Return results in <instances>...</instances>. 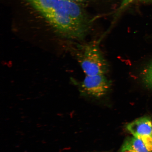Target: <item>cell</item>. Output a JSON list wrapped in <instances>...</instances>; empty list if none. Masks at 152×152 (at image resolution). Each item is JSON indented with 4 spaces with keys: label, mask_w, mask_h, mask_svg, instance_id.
Wrapping results in <instances>:
<instances>
[{
    "label": "cell",
    "mask_w": 152,
    "mask_h": 152,
    "mask_svg": "<svg viewBox=\"0 0 152 152\" xmlns=\"http://www.w3.org/2000/svg\"><path fill=\"white\" fill-rule=\"evenodd\" d=\"M105 75H86L82 81L77 84L81 94L95 98L105 96L111 88L112 83Z\"/></svg>",
    "instance_id": "cell-3"
},
{
    "label": "cell",
    "mask_w": 152,
    "mask_h": 152,
    "mask_svg": "<svg viewBox=\"0 0 152 152\" xmlns=\"http://www.w3.org/2000/svg\"><path fill=\"white\" fill-rule=\"evenodd\" d=\"M25 1L61 35L79 40L90 31L94 20L80 4L67 0Z\"/></svg>",
    "instance_id": "cell-1"
},
{
    "label": "cell",
    "mask_w": 152,
    "mask_h": 152,
    "mask_svg": "<svg viewBox=\"0 0 152 152\" xmlns=\"http://www.w3.org/2000/svg\"><path fill=\"white\" fill-rule=\"evenodd\" d=\"M67 1L75 2L80 4V3L90 2L95 0H67Z\"/></svg>",
    "instance_id": "cell-8"
},
{
    "label": "cell",
    "mask_w": 152,
    "mask_h": 152,
    "mask_svg": "<svg viewBox=\"0 0 152 152\" xmlns=\"http://www.w3.org/2000/svg\"><path fill=\"white\" fill-rule=\"evenodd\" d=\"M140 77L142 84L148 88L152 89V61L142 70Z\"/></svg>",
    "instance_id": "cell-6"
},
{
    "label": "cell",
    "mask_w": 152,
    "mask_h": 152,
    "mask_svg": "<svg viewBox=\"0 0 152 152\" xmlns=\"http://www.w3.org/2000/svg\"><path fill=\"white\" fill-rule=\"evenodd\" d=\"M129 1H130V0H129ZM131 1L146 4H152V0H131Z\"/></svg>",
    "instance_id": "cell-7"
},
{
    "label": "cell",
    "mask_w": 152,
    "mask_h": 152,
    "mask_svg": "<svg viewBox=\"0 0 152 152\" xmlns=\"http://www.w3.org/2000/svg\"><path fill=\"white\" fill-rule=\"evenodd\" d=\"M121 152H150L141 140L130 137L125 140L121 148Z\"/></svg>",
    "instance_id": "cell-5"
},
{
    "label": "cell",
    "mask_w": 152,
    "mask_h": 152,
    "mask_svg": "<svg viewBox=\"0 0 152 152\" xmlns=\"http://www.w3.org/2000/svg\"><path fill=\"white\" fill-rule=\"evenodd\" d=\"M75 54L86 75H106L109 71L107 61L101 50L98 43L92 42L79 45Z\"/></svg>",
    "instance_id": "cell-2"
},
{
    "label": "cell",
    "mask_w": 152,
    "mask_h": 152,
    "mask_svg": "<svg viewBox=\"0 0 152 152\" xmlns=\"http://www.w3.org/2000/svg\"><path fill=\"white\" fill-rule=\"evenodd\" d=\"M126 129L133 136L143 142L150 152H152V121L148 117L135 120L127 125Z\"/></svg>",
    "instance_id": "cell-4"
}]
</instances>
